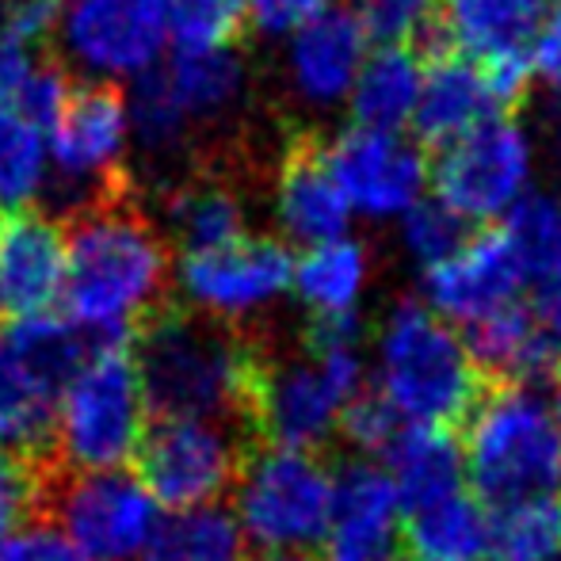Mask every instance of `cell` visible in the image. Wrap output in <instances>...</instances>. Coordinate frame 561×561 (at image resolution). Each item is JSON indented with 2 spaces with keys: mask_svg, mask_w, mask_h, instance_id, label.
<instances>
[{
  "mask_svg": "<svg viewBox=\"0 0 561 561\" xmlns=\"http://www.w3.org/2000/svg\"><path fill=\"white\" fill-rule=\"evenodd\" d=\"M275 218H279L283 233L306 249L344 237L347 222H352V207L329 169L321 141H290L279 169V187H275Z\"/></svg>",
  "mask_w": 561,
  "mask_h": 561,
  "instance_id": "d6986e66",
  "label": "cell"
},
{
  "mask_svg": "<svg viewBox=\"0 0 561 561\" xmlns=\"http://www.w3.org/2000/svg\"><path fill=\"white\" fill-rule=\"evenodd\" d=\"M401 241H405L409 256L416 264L436 267L470 241V226L432 195V199H421L413 210L401 215Z\"/></svg>",
  "mask_w": 561,
  "mask_h": 561,
  "instance_id": "1f68e13d",
  "label": "cell"
},
{
  "mask_svg": "<svg viewBox=\"0 0 561 561\" xmlns=\"http://www.w3.org/2000/svg\"><path fill=\"white\" fill-rule=\"evenodd\" d=\"M550 8L554 0H439V31L447 50L478 61L512 107L535 73V43Z\"/></svg>",
  "mask_w": 561,
  "mask_h": 561,
  "instance_id": "8fae6325",
  "label": "cell"
},
{
  "mask_svg": "<svg viewBox=\"0 0 561 561\" xmlns=\"http://www.w3.org/2000/svg\"><path fill=\"white\" fill-rule=\"evenodd\" d=\"M244 531L229 508H192L157 519L138 561H241Z\"/></svg>",
  "mask_w": 561,
  "mask_h": 561,
  "instance_id": "83f0119b",
  "label": "cell"
},
{
  "mask_svg": "<svg viewBox=\"0 0 561 561\" xmlns=\"http://www.w3.org/2000/svg\"><path fill=\"white\" fill-rule=\"evenodd\" d=\"M69 244L58 218L15 210L0 218V310L12 321L46 318L66 290Z\"/></svg>",
  "mask_w": 561,
  "mask_h": 561,
  "instance_id": "5bb4252c",
  "label": "cell"
},
{
  "mask_svg": "<svg viewBox=\"0 0 561 561\" xmlns=\"http://www.w3.org/2000/svg\"><path fill=\"white\" fill-rule=\"evenodd\" d=\"M69 267L61 302L73 325L130 340L134 325L169 302V249L138 207L134 176L61 222Z\"/></svg>",
  "mask_w": 561,
  "mask_h": 561,
  "instance_id": "7a4b0ae2",
  "label": "cell"
},
{
  "mask_svg": "<svg viewBox=\"0 0 561 561\" xmlns=\"http://www.w3.org/2000/svg\"><path fill=\"white\" fill-rule=\"evenodd\" d=\"M50 466L23 462L0 450V542L43 519V485Z\"/></svg>",
  "mask_w": 561,
  "mask_h": 561,
  "instance_id": "836d02e7",
  "label": "cell"
},
{
  "mask_svg": "<svg viewBox=\"0 0 561 561\" xmlns=\"http://www.w3.org/2000/svg\"><path fill=\"white\" fill-rule=\"evenodd\" d=\"M180 50H229L244 31V0H164Z\"/></svg>",
  "mask_w": 561,
  "mask_h": 561,
  "instance_id": "4dcf8cb0",
  "label": "cell"
},
{
  "mask_svg": "<svg viewBox=\"0 0 561 561\" xmlns=\"http://www.w3.org/2000/svg\"><path fill=\"white\" fill-rule=\"evenodd\" d=\"M333 8V0H244L252 27L264 35H295L310 20L325 15Z\"/></svg>",
  "mask_w": 561,
  "mask_h": 561,
  "instance_id": "8d00e7d4",
  "label": "cell"
},
{
  "mask_svg": "<svg viewBox=\"0 0 561 561\" xmlns=\"http://www.w3.org/2000/svg\"><path fill=\"white\" fill-rule=\"evenodd\" d=\"M462 458L481 508L550 496L561 478V424L539 390L489 382L462 432Z\"/></svg>",
  "mask_w": 561,
  "mask_h": 561,
  "instance_id": "277c9868",
  "label": "cell"
},
{
  "mask_svg": "<svg viewBox=\"0 0 561 561\" xmlns=\"http://www.w3.org/2000/svg\"><path fill=\"white\" fill-rule=\"evenodd\" d=\"M535 172V146L516 118L501 115L439 149L428 169L436 199L466 226L508 218L527 199Z\"/></svg>",
  "mask_w": 561,
  "mask_h": 561,
  "instance_id": "30bf717a",
  "label": "cell"
},
{
  "mask_svg": "<svg viewBox=\"0 0 561 561\" xmlns=\"http://www.w3.org/2000/svg\"><path fill=\"white\" fill-rule=\"evenodd\" d=\"M180 283L195 310L241 321L260 306L275 302L295 283V256L275 237H237L207 252H192L180 264Z\"/></svg>",
  "mask_w": 561,
  "mask_h": 561,
  "instance_id": "4fadbf2b",
  "label": "cell"
},
{
  "mask_svg": "<svg viewBox=\"0 0 561 561\" xmlns=\"http://www.w3.org/2000/svg\"><path fill=\"white\" fill-rule=\"evenodd\" d=\"M347 207L367 218H401L424 199L428 161L421 146L401 138V130H363L352 126L333 146H325Z\"/></svg>",
  "mask_w": 561,
  "mask_h": 561,
  "instance_id": "7c38bea8",
  "label": "cell"
},
{
  "mask_svg": "<svg viewBox=\"0 0 561 561\" xmlns=\"http://www.w3.org/2000/svg\"><path fill=\"white\" fill-rule=\"evenodd\" d=\"M249 561H325V558L302 554V550H279V554H256V558H249Z\"/></svg>",
  "mask_w": 561,
  "mask_h": 561,
  "instance_id": "b9f144b4",
  "label": "cell"
},
{
  "mask_svg": "<svg viewBox=\"0 0 561 561\" xmlns=\"http://www.w3.org/2000/svg\"><path fill=\"white\" fill-rule=\"evenodd\" d=\"M535 73L554 89V96H561V0H554L535 43Z\"/></svg>",
  "mask_w": 561,
  "mask_h": 561,
  "instance_id": "74e56055",
  "label": "cell"
},
{
  "mask_svg": "<svg viewBox=\"0 0 561 561\" xmlns=\"http://www.w3.org/2000/svg\"><path fill=\"white\" fill-rule=\"evenodd\" d=\"M31 69H35V61H31L27 54L0 46V107H15V100H20Z\"/></svg>",
  "mask_w": 561,
  "mask_h": 561,
  "instance_id": "f35d334b",
  "label": "cell"
},
{
  "mask_svg": "<svg viewBox=\"0 0 561 561\" xmlns=\"http://www.w3.org/2000/svg\"><path fill=\"white\" fill-rule=\"evenodd\" d=\"M554 413H558V424H561V370L554 378Z\"/></svg>",
  "mask_w": 561,
  "mask_h": 561,
  "instance_id": "7bdbcfd3",
  "label": "cell"
},
{
  "mask_svg": "<svg viewBox=\"0 0 561 561\" xmlns=\"http://www.w3.org/2000/svg\"><path fill=\"white\" fill-rule=\"evenodd\" d=\"M504 115V100L478 61L444 50L424 66L421 100H416V134L432 146H450L462 134Z\"/></svg>",
  "mask_w": 561,
  "mask_h": 561,
  "instance_id": "ffe728a7",
  "label": "cell"
},
{
  "mask_svg": "<svg viewBox=\"0 0 561 561\" xmlns=\"http://www.w3.org/2000/svg\"><path fill=\"white\" fill-rule=\"evenodd\" d=\"M92 561H138L157 527L149 493L126 473H81L54 462L43 485V519Z\"/></svg>",
  "mask_w": 561,
  "mask_h": 561,
  "instance_id": "9c48e42d",
  "label": "cell"
},
{
  "mask_svg": "<svg viewBox=\"0 0 561 561\" xmlns=\"http://www.w3.org/2000/svg\"><path fill=\"white\" fill-rule=\"evenodd\" d=\"M344 405L347 401L333 390L321 363L302 344L298 352H287L264 333L244 405V436L252 450L333 455Z\"/></svg>",
  "mask_w": 561,
  "mask_h": 561,
  "instance_id": "52a82bcc",
  "label": "cell"
},
{
  "mask_svg": "<svg viewBox=\"0 0 561 561\" xmlns=\"http://www.w3.org/2000/svg\"><path fill=\"white\" fill-rule=\"evenodd\" d=\"M61 393L35 375L0 333V450L35 466L58 462Z\"/></svg>",
  "mask_w": 561,
  "mask_h": 561,
  "instance_id": "44dd1931",
  "label": "cell"
},
{
  "mask_svg": "<svg viewBox=\"0 0 561 561\" xmlns=\"http://www.w3.org/2000/svg\"><path fill=\"white\" fill-rule=\"evenodd\" d=\"M367 249L359 241H329L318 249H306L295 260V287L302 302L310 306V318H347L355 313L363 287H367Z\"/></svg>",
  "mask_w": 561,
  "mask_h": 561,
  "instance_id": "4316f807",
  "label": "cell"
},
{
  "mask_svg": "<svg viewBox=\"0 0 561 561\" xmlns=\"http://www.w3.org/2000/svg\"><path fill=\"white\" fill-rule=\"evenodd\" d=\"M164 218L184 256L244 237L241 195L215 172H192L164 195Z\"/></svg>",
  "mask_w": 561,
  "mask_h": 561,
  "instance_id": "d4e9b609",
  "label": "cell"
},
{
  "mask_svg": "<svg viewBox=\"0 0 561 561\" xmlns=\"http://www.w3.org/2000/svg\"><path fill=\"white\" fill-rule=\"evenodd\" d=\"M336 455V450H333ZM333 455L256 450L241 473L237 524L267 554H318L333 516Z\"/></svg>",
  "mask_w": 561,
  "mask_h": 561,
  "instance_id": "5b68a950",
  "label": "cell"
},
{
  "mask_svg": "<svg viewBox=\"0 0 561 561\" xmlns=\"http://www.w3.org/2000/svg\"><path fill=\"white\" fill-rule=\"evenodd\" d=\"M256 455L237 428L207 421H153L134 450V473L149 501L172 512H192L241 485Z\"/></svg>",
  "mask_w": 561,
  "mask_h": 561,
  "instance_id": "ba28073f",
  "label": "cell"
},
{
  "mask_svg": "<svg viewBox=\"0 0 561 561\" xmlns=\"http://www.w3.org/2000/svg\"><path fill=\"white\" fill-rule=\"evenodd\" d=\"M0 561H92L77 550L54 524H31L8 542H0Z\"/></svg>",
  "mask_w": 561,
  "mask_h": 561,
  "instance_id": "d590c367",
  "label": "cell"
},
{
  "mask_svg": "<svg viewBox=\"0 0 561 561\" xmlns=\"http://www.w3.org/2000/svg\"><path fill=\"white\" fill-rule=\"evenodd\" d=\"M0 313H4V310H0Z\"/></svg>",
  "mask_w": 561,
  "mask_h": 561,
  "instance_id": "ee69618b",
  "label": "cell"
},
{
  "mask_svg": "<svg viewBox=\"0 0 561 561\" xmlns=\"http://www.w3.org/2000/svg\"><path fill=\"white\" fill-rule=\"evenodd\" d=\"M386 462L393 470V489H398V504L405 516L436 504L450 501V496L466 493V458L458 436L439 428H401L393 447L386 450Z\"/></svg>",
  "mask_w": 561,
  "mask_h": 561,
  "instance_id": "7402d4cb",
  "label": "cell"
},
{
  "mask_svg": "<svg viewBox=\"0 0 561 561\" xmlns=\"http://www.w3.org/2000/svg\"><path fill=\"white\" fill-rule=\"evenodd\" d=\"M367 61V31L347 8H329L290 35V89L310 107H333L352 96Z\"/></svg>",
  "mask_w": 561,
  "mask_h": 561,
  "instance_id": "ac0fdd59",
  "label": "cell"
},
{
  "mask_svg": "<svg viewBox=\"0 0 561 561\" xmlns=\"http://www.w3.org/2000/svg\"><path fill=\"white\" fill-rule=\"evenodd\" d=\"M355 15L375 43L413 46L439 27V0H359Z\"/></svg>",
  "mask_w": 561,
  "mask_h": 561,
  "instance_id": "d6a6232c",
  "label": "cell"
},
{
  "mask_svg": "<svg viewBox=\"0 0 561 561\" xmlns=\"http://www.w3.org/2000/svg\"><path fill=\"white\" fill-rule=\"evenodd\" d=\"M398 432H401L398 409H393L378 390H363L344 405L336 436L344 439L352 450H359V455H382L386 458V450L393 447Z\"/></svg>",
  "mask_w": 561,
  "mask_h": 561,
  "instance_id": "e575fe53",
  "label": "cell"
},
{
  "mask_svg": "<svg viewBox=\"0 0 561 561\" xmlns=\"http://www.w3.org/2000/svg\"><path fill=\"white\" fill-rule=\"evenodd\" d=\"M524 283L527 272L504 229H485L470 237L455 256L424 272L432 306L462 325L489 318L504 306H516Z\"/></svg>",
  "mask_w": 561,
  "mask_h": 561,
  "instance_id": "e0dca14e",
  "label": "cell"
},
{
  "mask_svg": "<svg viewBox=\"0 0 561 561\" xmlns=\"http://www.w3.org/2000/svg\"><path fill=\"white\" fill-rule=\"evenodd\" d=\"M561 547V501H535L489 508V547L485 561H547Z\"/></svg>",
  "mask_w": 561,
  "mask_h": 561,
  "instance_id": "f1b7e54d",
  "label": "cell"
},
{
  "mask_svg": "<svg viewBox=\"0 0 561 561\" xmlns=\"http://www.w3.org/2000/svg\"><path fill=\"white\" fill-rule=\"evenodd\" d=\"M489 512L473 493H458L436 508L413 512L398 527L401 561H485Z\"/></svg>",
  "mask_w": 561,
  "mask_h": 561,
  "instance_id": "cb8c5ba5",
  "label": "cell"
},
{
  "mask_svg": "<svg viewBox=\"0 0 561 561\" xmlns=\"http://www.w3.org/2000/svg\"><path fill=\"white\" fill-rule=\"evenodd\" d=\"M260 344L264 333L249 321L187 310L169 298L130 333L146 413L153 421L226 424L244 436V405Z\"/></svg>",
  "mask_w": 561,
  "mask_h": 561,
  "instance_id": "6da1fadb",
  "label": "cell"
},
{
  "mask_svg": "<svg viewBox=\"0 0 561 561\" xmlns=\"http://www.w3.org/2000/svg\"><path fill=\"white\" fill-rule=\"evenodd\" d=\"M141 401L138 367L130 340L112 344L73 378L61 398L58 416V462L81 473H112L130 462L141 444Z\"/></svg>",
  "mask_w": 561,
  "mask_h": 561,
  "instance_id": "8992f818",
  "label": "cell"
},
{
  "mask_svg": "<svg viewBox=\"0 0 561 561\" xmlns=\"http://www.w3.org/2000/svg\"><path fill=\"white\" fill-rule=\"evenodd\" d=\"M161 81L187 130H195L233 112L244 92V66L233 50H180L161 69Z\"/></svg>",
  "mask_w": 561,
  "mask_h": 561,
  "instance_id": "484cf974",
  "label": "cell"
},
{
  "mask_svg": "<svg viewBox=\"0 0 561 561\" xmlns=\"http://www.w3.org/2000/svg\"><path fill=\"white\" fill-rule=\"evenodd\" d=\"M501 229L524 264L527 283L547 287L561 279V199L531 192Z\"/></svg>",
  "mask_w": 561,
  "mask_h": 561,
  "instance_id": "f546056e",
  "label": "cell"
},
{
  "mask_svg": "<svg viewBox=\"0 0 561 561\" xmlns=\"http://www.w3.org/2000/svg\"><path fill=\"white\" fill-rule=\"evenodd\" d=\"M535 318H539V325L547 329V333L561 344V279L558 283H547V287H539Z\"/></svg>",
  "mask_w": 561,
  "mask_h": 561,
  "instance_id": "ab89813d",
  "label": "cell"
},
{
  "mask_svg": "<svg viewBox=\"0 0 561 561\" xmlns=\"http://www.w3.org/2000/svg\"><path fill=\"white\" fill-rule=\"evenodd\" d=\"M539 126H542V138H547L550 153L561 157V96H554V100H547V104H542Z\"/></svg>",
  "mask_w": 561,
  "mask_h": 561,
  "instance_id": "60d3db41",
  "label": "cell"
},
{
  "mask_svg": "<svg viewBox=\"0 0 561 561\" xmlns=\"http://www.w3.org/2000/svg\"><path fill=\"white\" fill-rule=\"evenodd\" d=\"M424 84V61L413 46H378L367 54L355 89L347 96L355 126L363 130H401L416 115Z\"/></svg>",
  "mask_w": 561,
  "mask_h": 561,
  "instance_id": "603a6c76",
  "label": "cell"
},
{
  "mask_svg": "<svg viewBox=\"0 0 561 561\" xmlns=\"http://www.w3.org/2000/svg\"><path fill=\"white\" fill-rule=\"evenodd\" d=\"M398 489L378 462L333 455V516L325 561H401L398 558Z\"/></svg>",
  "mask_w": 561,
  "mask_h": 561,
  "instance_id": "2e32d148",
  "label": "cell"
},
{
  "mask_svg": "<svg viewBox=\"0 0 561 561\" xmlns=\"http://www.w3.org/2000/svg\"><path fill=\"white\" fill-rule=\"evenodd\" d=\"M69 50L107 73H149L169 38L164 0H73Z\"/></svg>",
  "mask_w": 561,
  "mask_h": 561,
  "instance_id": "9a60e30c",
  "label": "cell"
},
{
  "mask_svg": "<svg viewBox=\"0 0 561 561\" xmlns=\"http://www.w3.org/2000/svg\"><path fill=\"white\" fill-rule=\"evenodd\" d=\"M378 393L416 428L458 436L485 401L489 382L473 370L462 336L424 302H398L378 329Z\"/></svg>",
  "mask_w": 561,
  "mask_h": 561,
  "instance_id": "3957f363",
  "label": "cell"
}]
</instances>
